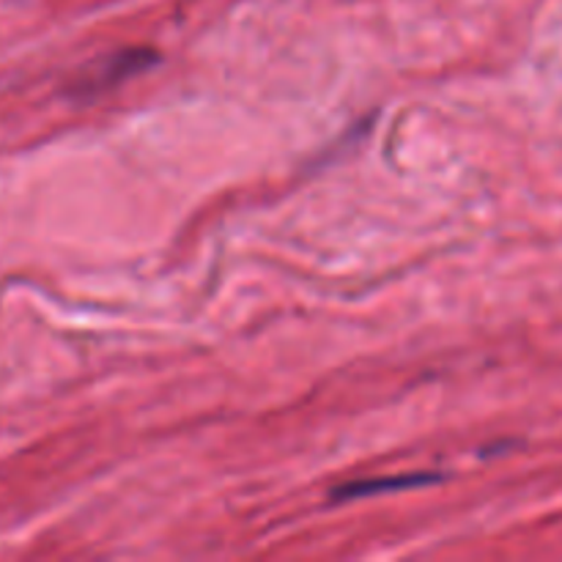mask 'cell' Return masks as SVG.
<instances>
[{"label": "cell", "instance_id": "1", "mask_svg": "<svg viewBox=\"0 0 562 562\" xmlns=\"http://www.w3.org/2000/svg\"><path fill=\"white\" fill-rule=\"evenodd\" d=\"M157 60L159 55L148 47L119 49V53L108 55V58H102L99 64H93L86 75L77 77L75 86H71V93L80 99H91V97H99V93H108L110 88H115L119 82L151 69Z\"/></svg>", "mask_w": 562, "mask_h": 562}, {"label": "cell", "instance_id": "2", "mask_svg": "<svg viewBox=\"0 0 562 562\" xmlns=\"http://www.w3.org/2000/svg\"><path fill=\"white\" fill-rule=\"evenodd\" d=\"M445 481L439 472H406V475H390V477H373V481H351L340 483L329 492L333 503H355V499L379 497L387 492H406V488H423L431 483Z\"/></svg>", "mask_w": 562, "mask_h": 562}]
</instances>
